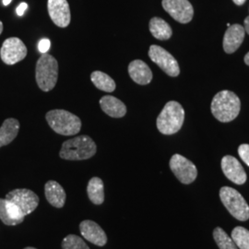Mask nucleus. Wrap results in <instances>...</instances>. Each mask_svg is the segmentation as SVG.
Listing matches in <instances>:
<instances>
[{
    "label": "nucleus",
    "instance_id": "1",
    "mask_svg": "<svg viewBox=\"0 0 249 249\" xmlns=\"http://www.w3.org/2000/svg\"><path fill=\"white\" fill-rule=\"evenodd\" d=\"M240 109V99L230 90L219 91L213 99L211 106L214 117L223 123L234 120L239 115Z\"/></svg>",
    "mask_w": 249,
    "mask_h": 249
},
{
    "label": "nucleus",
    "instance_id": "2",
    "mask_svg": "<svg viewBox=\"0 0 249 249\" xmlns=\"http://www.w3.org/2000/svg\"><path fill=\"white\" fill-rule=\"evenodd\" d=\"M97 151V146L89 136H79L63 142L59 156L68 160H88Z\"/></svg>",
    "mask_w": 249,
    "mask_h": 249
},
{
    "label": "nucleus",
    "instance_id": "3",
    "mask_svg": "<svg viewBox=\"0 0 249 249\" xmlns=\"http://www.w3.org/2000/svg\"><path fill=\"white\" fill-rule=\"evenodd\" d=\"M185 120V110L176 101L168 102L157 117V128L163 135L178 133Z\"/></svg>",
    "mask_w": 249,
    "mask_h": 249
},
{
    "label": "nucleus",
    "instance_id": "4",
    "mask_svg": "<svg viewBox=\"0 0 249 249\" xmlns=\"http://www.w3.org/2000/svg\"><path fill=\"white\" fill-rule=\"evenodd\" d=\"M45 118L53 131L63 136L77 135L81 128L80 117L63 109L49 111L45 115Z\"/></svg>",
    "mask_w": 249,
    "mask_h": 249
},
{
    "label": "nucleus",
    "instance_id": "5",
    "mask_svg": "<svg viewBox=\"0 0 249 249\" xmlns=\"http://www.w3.org/2000/svg\"><path fill=\"white\" fill-rule=\"evenodd\" d=\"M58 78V63L53 55L43 53L36 63V79L37 85L43 91L53 89Z\"/></svg>",
    "mask_w": 249,
    "mask_h": 249
},
{
    "label": "nucleus",
    "instance_id": "6",
    "mask_svg": "<svg viewBox=\"0 0 249 249\" xmlns=\"http://www.w3.org/2000/svg\"><path fill=\"white\" fill-rule=\"evenodd\" d=\"M220 198L232 217L241 222L249 219V205L234 188L223 187L220 189Z\"/></svg>",
    "mask_w": 249,
    "mask_h": 249
},
{
    "label": "nucleus",
    "instance_id": "7",
    "mask_svg": "<svg viewBox=\"0 0 249 249\" xmlns=\"http://www.w3.org/2000/svg\"><path fill=\"white\" fill-rule=\"evenodd\" d=\"M5 198L15 205L24 217L34 213L40 201L37 194L27 188L14 189L9 192Z\"/></svg>",
    "mask_w": 249,
    "mask_h": 249
},
{
    "label": "nucleus",
    "instance_id": "8",
    "mask_svg": "<svg viewBox=\"0 0 249 249\" xmlns=\"http://www.w3.org/2000/svg\"><path fill=\"white\" fill-rule=\"evenodd\" d=\"M169 165L170 169L181 183L188 185L196 180L197 177L196 165L186 157L175 154L170 160Z\"/></svg>",
    "mask_w": 249,
    "mask_h": 249
},
{
    "label": "nucleus",
    "instance_id": "9",
    "mask_svg": "<svg viewBox=\"0 0 249 249\" xmlns=\"http://www.w3.org/2000/svg\"><path fill=\"white\" fill-rule=\"evenodd\" d=\"M149 56L152 62L158 65L160 70L170 77H178L180 74V68L177 59L164 48L159 45H151Z\"/></svg>",
    "mask_w": 249,
    "mask_h": 249
},
{
    "label": "nucleus",
    "instance_id": "10",
    "mask_svg": "<svg viewBox=\"0 0 249 249\" xmlns=\"http://www.w3.org/2000/svg\"><path fill=\"white\" fill-rule=\"evenodd\" d=\"M27 52L26 46L20 39L11 37L4 41L0 49V57L7 65H15L26 57Z\"/></svg>",
    "mask_w": 249,
    "mask_h": 249
},
{
    "label": "nucleus",
    "instance_id": "11",
    "mask_svg": "<svg viewBox=\"0 0 249 249\" xmlns=\"http://www.w3.org/2000/svg\"><path fill=\"white\" fill-rule=\"evenodd\" d=\"M162 8L178 22L186 24L192 20L194 9L188 0H162Z\"/></svg>",
    "mask_w": 249,
    "mask_h": 249
},
{
    "label": "nucleus",
    "instance_id": "12",
    "mask_svg": "<svg viewBox=\"0 0 249 249\" xmlns=\"http://www.w3.org/2000/svg\"><path fill=\"white\" fill-rule=\"evenodd\" d=\"M47 9L50 18L56 26L66 28L70 25L71 14L67 0H48Z\"/></svg>",
    "mask_w": 249,
    "mask_h": 249
},
{
    "label": "nucleus",
    "instance_id": "13",
    "mask_svg": "<svg viewBox=\"0 0 249 249\" xmlns=\"http://www.w3.org/2000/svg\"><path fill=\"white\" fill-rule=\"evenodd\" d=\"M222 170L226 178L236 185H244L247 181V174L240 161L231 155L222 159Z\"/></svg>",
    "mask_w": 249,
    "mask_h": 249
},
{
    "label": "nucleus",
    "instance_id": "14",
    "mask_svg": "<svg viewBox=\"0 0 249 249\" xmlns=\"http://www.w3.org/2000/svg\"><path fill=\"white\" fill-rule=\"evenodd\" d=\"M80 231L81 235L91 244L98 247H104L107 245V233L98 223L85 220L80 223Z\"/></svg>",
    "mask_w": 249,
    "mask_h": 249
},
{
    "label": "nucleus",
    "instance_id": "15",
    "mask_svg": "<svg viewBox=\"0 0 249 249\" xmlns=\"http://www.w3.org/2000/svg\"><path fill=\"white\" fill-rule=\"evenodd\" d=\"M245 35V28L240 24H233L228 27L223 37V49L225 53H234L242 45Z\"/></svg>",
    "mask_w": 249,
    "mask_h": 249
},
{
    "label": "nucleus",
    "instance_id": "16",
    "mask_svg": "<svg viewBox=\"0 0 249 249\" xmlns=\"http://www.w3.org/2000/svg\"><path fill=\"white\" fill-rule=\"evenodd\" d=\"M25 217L18 208L6 198H0V220L6 225H18L24 221Z\"/></svg>",
    "mask_w": 249,
    "mask_h": 249
},
{
    "label": "nucleus",
    "instance_id": "17",
    "mask_svg": "<svg viewBox=\"0 0 249 249\" xmlns=\"http://www.w3.org/2000/svg\"><path fill=\"white\" fill-rule=\"evenodd\" d=\"M128 74L130 78L140 85H147L152 80V72L150 67L140 59L129 63Z\"/></svg>",
    "mask_w": 249,
    "mask_h": 249
},
{
    "label": "nucleus",
    "instance_id": "18",
    "mask_svg": "<svg viewBox=\"0 0 249 249\" xmlns=\"http://www.w3.org/2000/svg\"><path fill=\"white\" fill-rule=\"evenodd\" d=\"M45 194L49 204L57 209L64 207L67 195L62 186L59 183L53 180L48 181L45 184Z\"/></svg>",
    "mask_w": 249,
    "mask_h": 249
},
{
    "label": "nucleus",
    "instance_id": "19",
    "mask_svg": "<svg viewBox=\"0 0 249 249\" xmlns=\"http://www.w3.org/2000/svg\"><path fill=\"white\" fill-rule=\"evenodd\" d=\"M100 107L107 116L120 118L125 116L126 107L122 101L112 95H106L100 100Z\"/></svg>",
    "mask_w": 249,
    "mask_h": 249
},
{
    "label": "nucleus",
    "instance_id": "20",
    "mask_svg": "<svg viewBox=\"0 0 249 249\" xmlns=\"http://www.w3.org/2000/svg\"><path fill=\"white\" fill-rule=\"evenodd\" d=\"M19 122L15 118L6 119L0 127V148L12 142L18 136Z\"/></svg>",
    "mask_w": 249,
    "mask_h": 249
},
{
    "label": "nucleus",
    "instance_id": "21",
    "mask_svg": "<svg viewBox=\"0 0 249 249\" xmlns=\"http://www.w3.org/2000/svg\"><path fill=\"white\" fill-rule=\"evenodd\" d=\"M149 28L152 36L160 41L168 40L173 35V31L169 24L162 18L158 17L151 18Z\"/></svg>",
    "mask_w": 249,
    "mask_h": 249
},
{
    "label": "nucleus",
    "instance_id": "22",
    "mask_svg": "<svg viewBox=\"0 0 249 249\" xmlns=\"http://www.w3.org/2000/svg\"><path fill=\"white\" fill-rule=\"evenodd\" d=\"M87 194L89 200L95 205H101L105 201V186L100 178H92L87 186Z\"/></svg>",
    "mask_w": 249,
    "mask_h": 249
},
{
    "label": "nucleus",
    "instance_id": "23",
    "mask_svg": "<svg viewBox=\"0 0 249 249\" xmlns=\"http://www.w3.org/2000/svg\"><path fill=\"white\" fill-rule=\"evenodd\" d=\"M90 80L97 89L106 92H113L116 88V82L107 73L94 71L90 75Z\"/></svg>",
    "mask_w": 249,
    "mask_h": 249
},
{
    "label": "nucleus",
    "instance_id": "24",
    "mask_svg": "<svg viewBox=\"0 0 249 249\" xmlns=\"http://www.w3.org/2000/svg\"><path fill=\"white\" fill-rule=\"evenodd\" d=\"M213 237L220 249H238L231 237L221 227H217L214 229Z\"/></svg>",
    "mask_w": 249,
    "mask_h": 249
},
{
    "label": "nucleus",
    "instance_id": "25",
    "mask_svg": "<svg viewBox=\"0 0 249 249\" xmlns=\"http://www.w3.org/2000/svg\"><path fill=\"white\" fill-rule=\"evenodd\" d=\"M231 237L238 249H249V231L245 227H234Z\"/></svg>",
    "mask_w": 249,
    "mask_h": 249
},
{
    "label": "nucleus",
    "instance_id": "26",
    "mask_svg": "<svg viewBox=\"0 0 249 249\" xmlns=\"http://www.w3.org/2000/svg\"><path fill=\"white\" fill-rule=\"evenodd\" d=\"M63 249H89L88 245L80 236L75 234L67 235L62 241Z\"/></svg>",
    "mask_w": 249,
    "mask_h": 249
},
{
    "label": "nucleus",
    "instance_id": "27",
    "mask_svg": "<svg viewBox=\"0 0 249 249\" xmlns=\"http://www.w3.org/2000/svg\"><path fill=\"white\" fill-rule=\"evenodd\" d=\"M238 154L242 160L249 166V144H242L238 148Z\"/></svg>",
    "mask_w": 249,
    "mask_h": 249
},
{
    "label": "nucleus",
    "instance_id": "28",
    "mask_svg": "<svg viewBox=\"0 0 249 249\" xmlns=\"http://www.w3.org/2000/svg\"><path fill=\"white\" fill-rule=\"evenodd\" d=\"M50 46H51V43H50V40L49 39H46L44 38L42 39L39 44H38V49L39 51L42 53H46L49 49H50Z\"/></svg>",
    "mask_w": 249,
    "mask_h": 249
},
{
    "label": "nucleus",
    "instance_id": "29",
    "mask_svg": "<svg viewBox=\"0 0 249 249\" xmlns=\"http://www.w3.org/2000/svg\"><path fill=\"white\" fill-rule=\"evenodd\" d=\"M27 8H28V5H27L25 2H22V3H20L19 5H18V8H17V14H18V16H23L24 15V13H25V11H26Z\"/></svg>",
    "mask_w": 249,
    "mask_h": 249
},
{
    "label": "nucleus",
    "instance_id": "30",
    "mask_svg": "<svg viewBox=\"0 0 249 249\" xmlns=\"http://www.w3.org/2000/svg\"><path fill=\"white\" fill-rule=\"evenodd\" d=\"M244 24H245V31L246 33H248L249 35V16L245 18V21H244Z\"/></svg>",
    "mask_w": 249,
    "mask_h": 249
},
{
    "label": "nucleus",
    "instance_id": "31",
    "mask_svg": "<svg viewBox=\"0 0 249 249\" xmlns=\"http://www.w3.org/2000/svg\"><path fill=\"white\" fill-rule=\"evenodd\" d=\"M232 1L234 2V4H236V5H238V6H242V5L245 4V2H246L247 0H232Z\"/></svg>",
    "mask_w": 249,
    "mask_h": 249
},
{
    "label": "nucleus",
    "instance_id": "32",
    "mask_svg": "<svg viewBox=\"0 0 249 249\" xmlns=\"http://www.w3.org/2000/svg\"><path fill=\"white\" fill-rule=\"evenodd\" d=\"M244 61H245V63H246L248 66H249V52L246 54V56H245V58H244Z\"/></svg>",
    "mask_w": 249,
    "mask_h": 249
},
{
    "label": "nucleus",
    "instance_id": "33",
    "mask_svg": "<svg viewBox=\"0 0 249 249\" xmlns=\"http://www.w3.org/2000/svg\"><path fill=\"white\" fill-rule=\"evenodd\" d=\"M11 1L12 0H3V4H4V6H8Z\"/></svg>",
    "mask_w": 249,
    "mask_h": 249
},
{
    "label": "nucleus",
    "instance_id": "34",
    "mask_svg": "<svg viewBox=\"0 0 249 249\" xmlns=\"http://www.w3.org/2000/svg\"><path fill=\"white\" fill-rule=\"evenodd\" d=\"M2 32H3V23H2V21L0 20V35L2 34Z\"/></svg>",
    "mask_w": 249,
    "mask_h": 249
},
{
    "label": "nucleus",
    "instance_id": "35",
    "mask_svg": "<svg viewBox=\"0 0 249 249\" xmlns=\"http://www.w3.org/2000/svg\"><path fill=\"white\" fill-rule=\"evenodd\" d=\"M24 249H37L36 248H32V247H28V248H25Z\"/></svg>",
    "mask_w": 249,
    "mask_h": 249
}]
</instances>
